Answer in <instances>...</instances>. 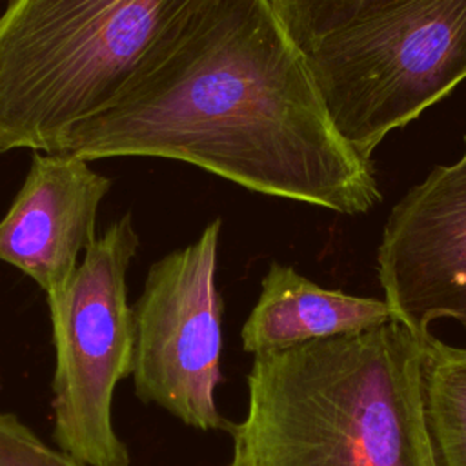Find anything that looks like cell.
Here are the masks:
<instances>
[{"instance_id": "1", "label": "cell", "mask_w": 466, "mask_h": 466, "mask_svg": "<svg viewBox=\"0 0 466 466\" xmlns=\"http://www.w3.org/2000/svg\"><path fill=\"white\" fill-rule=\"evenodd\" d=\"M55 151L87 162L180 160L342 215L382 198L371 158L333 127L269 0H193L118 95L71 126Z\"/></svg>"}, {"instance_id": "10", "label": "cell", "mask_w": 466, "mask_h": 466, "mask_svg": "<svg viewBox=\"0 0 466 466\" xmlns=\"http://www.w3.org/2000/svg\"><path fill=\"white\" fill-rule=\"evenodd\" d=\"M422 339V402L439 466H466V346Z\"/></svg>"}, {"instance_id": "4", "label": "cell", "mask_w": 466, "mask_h": 466, "mask_svg": "<svg viewBox=\"0 0 466 466\" xmlns=\"http://www.w3.org/2000/svg\"><path fill=\"white\" fill-rule=\"evenodd\" d=\"M299 49L333 127L371 158L466 80V0H406Z\"/></svg>"}, {"instance_id": "11", "label": "cell", "mask_w": 466, "mask_h": 466, "mask_svg": "<svg viewBox=\"0 0 466 466\" xmlns=\"http://www.w3.org/2000/svg\"><path fill=\"white\" fill-rule=\"evenodd\" d=\"M291 40L309 46L406 0H269Z\"/></svg>"}, {"instance_id": "3", "label": "cell", "mask_w": 466, "mask_h": 466, "mask_svg": "<svg viewBox=\"0 0 466 466\" xmlns=\"http://www.w3.org/2000/svg\"><path fill=\"white\" fill-rule=\"evenodd\" d=\"M193 0H7L0 13V153L55 151L109 104Z\"/></svg>"}, {"instance_id": "5", "label": "cell", "mask_w": 466, "mask_h": 466, "mask_svg": "<svg viewBox=\"0 0 466 466\" xmlns=\"http://www.w3.org/2000/svg\"><path fill=\"white\" fill-rule=\"evenodd\" d=\"M138 242L127 213L91 242L62 300L49 308L55 344L53 441L86 466L131 462L113 428V395L133 371L135 322L126 273Z\"/></svg>"}, {"instance_id": "9", "label": "cell", "mask_w": 466, "mask_h": 466, "mask_svg": "<svg viewBox=\"0 0 466 466\" xmlns=\"http://www.w3.org/2000/svg\"><path fill=\"white\" fill-rule=\"evenodd\" d=\"M397 320L386 300L328 289L295 268L271 262L240 329L246 353L264 355L313 340L355 335Z\"/></svg>"}, {"instance_id": "6", "label": "cell", "mask_w": 466, "mask_h": 466, "mask_svg": "<svg viewBox=\"0 0 466 466\" xmlns=\"http://www.w3.org/2000/svg\"><path fill=\"white\" fill-rule=\"evenodd\" d=\"M220 220L157 260L133 306V388L182 424L229 431L215 400L222 382V299L217 289Z\"/></svg>"}, {"instance_id": "7", "label": "cell", "mask_w": 466, "mask_h": 466, "mask_svg": "<svg viewBox=\"0 0 466 466\" xmlns=\"http://www.w3.org/2000/svg\"><path fill=\"white\" fill-rule=\"evenodd\" d=\"M377 273L395 319L415 335L441 319L466 328V142L391 208Z\"/></svg>"}, {"instance_id": "8", "label": "cell", "mask_w": 466, "mask_h": 466, "mask_svg": "<svg viewBox=\"0 0 466 466\" xmlns=\"http://www.w3.org/2000/svg\"><path fill=\"white\" fill-rule=\"evenodd\" d=\"M111 180L64 151H36L11 208L0 220V260L31 277L58 304L95 240L96 213Z\"/></svg>"}, {"instance_id": "2", "label": "cell", "mask_w": 466, "mask_h": 466, "mask_svg": "<svg viewBox=\"0 0 466 466\" xmlns=\"http://www.w3.org/2000/svg\"><path fill=\"white\" fill-rule=\"evenodd\" d=\"M420 364L399 320L255 355L226 466H439Z\"/></svg>"}, {"instance_id": "12", "label": "cell", "mask_w": 466, "mask_h": 466, "mask_svg": "<svg viewBox=\"0 0 466 466\" xmlns=\"http://www.w3.org/2000/svg\"><path fill=\"white\" fill-rule=\"evenodd\" d=\"M0 466H86L42 441L15 413L0 411Z\"/></svg>"}]
</instances>
